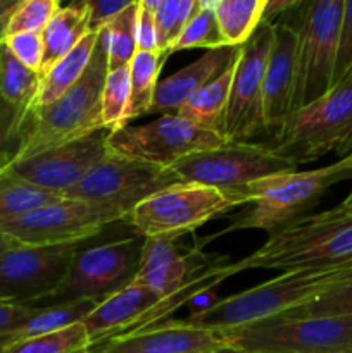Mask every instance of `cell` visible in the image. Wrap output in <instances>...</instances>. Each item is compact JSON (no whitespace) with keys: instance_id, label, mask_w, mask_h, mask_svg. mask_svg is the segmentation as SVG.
Returning <instances> with one entry per match:
<instances>
[{"instance_id":"cell-1","label":"cell","mask_w":352,"mask_h":353,"mask_svg":"<svg viewBox=\"0 0 352 353\" xmlns=\"http://www.w3.org/2000/svg\"><path fill=\"white\" fill-rule=\"evenodd\" d=\"M352 176V152L340 161L309 171H286L255 179L242 192L247 210L233 217L221 234L240 230L276 231L304 216L337 183Z\"/></svg>"},{"instance_id":"cell-2","label":"cell","mask_w":352,"mask_h":353,"mask_svg":"<svg viewBox=\"0 0 352 353\" xmlns=\"http://www.w3.org/2000/svg\"><path fill=\"white\" fill-rule=\"evenodd\" d=\"M109 72L107 48L99 34L95 50L81 78L54 102L31 110L14 161L81 138L102 126V88ZM12 161V162H14Z\"/></svg>"},{"instance_id":"cell-3","label":"cell","mask_w":352,"mask_h":353,"mask_svg":"<svg viewBox=\"0 0 352 353\" xmlns=\"http://www.w3.org/2000/svg\"><path fill=\"white\" fill-rule=\"evenodd\" d=\"M352 262V217L333 210L302 216L269 233L262 247L237 261L238 271L245 269L333 268Z\"/></svg>"},{"instance_id":"cell-4","label":"cell","mask_w":352,"mask_h":353,"mask_svg":"<svg viewBox=\"0 0 352 353\" xmlns=\"http://www.w3.org/2000/svg\"><path fill=\"white\" fill-rule=\"evenodd\" d=\"M268 134L262 143L295 165L352 152V72L323 97L286 114Z\"/></svg>"},{"instance_id":"cell-5","label":"cell","mask_w":352,"mask_h":353,"mask_svg":"<svg viewBox=\"0 0 352 353\" xmlns=\"http://www.w3.org/2000/svg\"><path fill=\"white\" fill-rule=\"evenodd\" d=\"M351 268L352 262H347L333 268L285 271L254 288L221 299L214 309L199 319L185 321L216 331H228L282 317L323 293Z\"/></svg>"},{"instance_id":"cell-6","label":"cell","mask_w":352,"mask_h":353,"mask_svg":"<svg viewBox=\"0 0 352 353\" xmlns=\"http://www.w3.org/2000/svg\"><path fill=\"white\" fill-rule=\"evenodd\" d=\"M286 19L297 33V86L293 110L331 90L342 33L344 0H302Z\"/></svg>"},{"instance_id":"cell-7","label":"cell","mask_w":352,"mask_h":353,"mask_svg":"<svg viewBox=\"0 0 352 353\" xmlns=\"http://www.w3.org/2000/svg\"><path fill=\"white\" fill-rule=\"evenodd\" d=\"M240 205V199L213 186L178 181L141 200L124 223L144 238L176 241Z\"/></svg>"},{"instance_id":"cell-8","label":"cell","mask_w":352,"mask_h":353,"mask_svg":"<svg viewBox=\"0 0 352 353\" xmlns=\"http://www.w3.org/2000/svg\"><path fill=\"white\" fill-rule=\"evenodd\" d=\"M144 243L145 238L135 233L93 247L81 248L79 245L55 292L38 307L78 300L100 302L124 288L137 276Z\"/></svg>"},{"instance_id":"cell-9","label":"cell","mask_w":352,"mask_h":353,"mask_svg":"<svg viewBox=\"0 0 352 353\" xmlns=\"http://www.w3.org/2000/svg\"><path fill=\"white\" fill-rule=\"evenodd\" d=\"M221 336L237 353H340L352 348V317H276Z\"/></svg>"},{"instance_id":"cell-10","label":"cell","mask_w":352,"mask_h":353,"mask_svg":"<svg viewBox=\"0 0 352 353\" xmlns=\"http://www.w3.org/2000/svg\"><path fill=\"white\" fill-rule=\"evenodd\" d=\"M169 169L178 181L213 186L242 200V192L252 181L278 172L295 171L297 165L264 143L226 141L217 148L188 155Z\"/></svg>"},{"instance_id":"cell-11","label":"cell","mask_w":352,"mask_h":353,"mask_svg":"<svg viewBox=\"0 0 352 353\" xmlns=\"http://www.w3.org/2000/svg\"><path fill=\"white\" fill-rule=\"evenodd\" d=\"M126 219V214L102 203L61 199L23 216L0 221V233L28 247L81 243L97 236L106 226Z\"/></svg>"},{"instance_id":"cell-12","label":"cell","mask_w":352,"mask_h":353,"mask_svg":"<svg viewBox=\"0 0 352 353\" xmlns=\"http://www.w3.org/2000/svg\"><path fill=\"white\" fill-rule=\"evenodd\" d=\"M226 141L221 133L204 130L178 114H162L148 124H126L110 131L107 150L109 154L145 164L171 168L188 155L217 148Z\"/></svg>"},{"instance_id":"cell-13","label":"cell","mask_w":352,"mask_h":353,"mask_svg":"<svg viewBox=\"0 0 352 353\" xmlns=\"http://www.w3.org/2000/svg\"><path fill=\"white\" fill-rule=\"evenodd\" d=\"M173 183H178V178L169 168L107 154L62 196L102 203L128 216L141 200Z\"/></svg>"},{"instance_id":"cell-14","label":"cell","mask_w":352,"mask_h":353,"mask_svg":"<svg viewBox=\"0 0 352 353\" xmlns=\"http://www.w3.org/2000/svg\"><path fill=\"white\" fill-rule=\"evenodd\" d=\"M271 41L273 23H261L240 47L223 123V137L228 141H248L264 131L262 88Z\"/></svg>"},{"instance_id":"cell-15","label":"cell","mask_w":352,"mask_h":353,"mask_svg":"<svg viewBox=\"0 0 352 353\" xmlns=\"http://www.w3.org/2000/svg\"><path fill=\"white\" fill-rule=\"evenodd\" d=\"M81 243L54 247L21 245L3 254L0 257V302L40 305L55 292Z\"/></svg>"},{"instance_id":"cell-16","label":"cell","mask_w":352,"mask_h":353,"mask_svg":"<svg viewBox=\"0 0 352 353\" xmlns=\"http://www.w3.org/2000/svg\"><path fill=\"white\" fill-rule=\"evenodd\" d=\"M109 133L100 128L50 150L10 162L7 168L33 185L64 195L109 154Z\"/></svg>"},{"instance_id":"cell-17","label":"cell","mask_w":352,"mask_h":353,"mask_svg":"<svg viewBox=\"0 0 352 353\" xmlns=\"http://www.w3.org/2000/svg\"><path fill=\"white\" fill-rule=\"evenodd\" d=\"M230 350L221 331L186 321H168L133 333L121 334L88 353H213Z\"/></svg>"},{"instance_id":"cell-18","label":"cell","mask_w":352,"mask_h":353,"mask_svg":"<svg viewBox=\"0 0 352 353\" xmlns=\"http://www.w3.org/2000/svg\"><path fill=\"white\" fill-rule=\"evenodd\" d=\"M297 86V33L286 19L273 23V41L269 48L262 88L264 131L273 130L293 110Z\"/></svg>"},{"instance_id":"cell-19","label":"cell","mask_w":352,"mask_h":353,"mask_svg":"<svg viewBox=\"0 0 352 353\" xmlns=\"http://www.w3.org/2000/svg\"><path fill=\"white\" fill-rule=\"evenodd\" d=\"M240 47H223L211 48L206 54L200 55L192 64L185 65L179 71L173 72L168 78L161 79L155 88L154 100L148 114H178L179 107L200 88L223 74L228 68L237 62Z\"/></svg>"},{"instance_id":"cell-20","label":"cell","mask_w":352,"mask_h":353,"mask_svg":"<svg viewBox=\"0 0 352 353\" xmlns=\"http://www.w3.org/2000/svg\"><path fill=\"white\" fill-rule=\"evenodd\" d=\"M157 299L140 283L133 281L100 300L83 319L92 348L135 330L141 317L150 312Z\"/></svg>"},{"instance_id":"cell-21","label":"cell","mask_w":352,"mask_h":353,"mask_svg":"<svg viewBox=\"0 0 352 353\" xmlns=\"http://www.w3.org/2000/svg\"><path fill=\"white\" fill-rule=\"evenodd\" d=\"M90 31V12L83 6L61 7L54 17L48 21L41 31L43 38V61L41 71L43 76L52 65L68 55Z\"/></svg>"},{"instance_id":"cell-22","label":"cell","mask_w":352,"mask_h":353,"mask_svg":"<svg viewBox=\"0 0 352 353\" xmlns=\"http://www.w3.org/2000/svg\"><path fill=\"white\" fill-rule=\"evenodd\" d=\"M97 40H99V31H88L83 37V40L69 52L68 55L55 62L43 76H41L40 90H38L35 107H43L47 103L54 102L55 99L68 92L76 81L83 76V72L88 68V62L95 50Z\"/></svg>"},{"instance_id":"cell-23","label":"cell","mask_w":352,"mask_h":353,"mask_svg":"<svg viewBox=\"0 0 352 353\" xmlns=\"http://www.w3.org/2000/svg\"><path fill=\"white\" fill-rule=\"evenodd\" d=\"M233 68H228L223 74L217 76L204 88L193 93L178 110V116L204 130L216 131L223 134L224 114H226L228 100H230L231 81H233Z\"/></svg>"},{"instance_id":"cell-24","label":"cell","mask_w":352,"mask_h":353,"mask_svg":"<svg viewBox=\"0 0 352 353\" xmlns=\"http://www.w3.org/2000/svg\"><path fill=\"white\" fill-rule=\"evenodd\" d=\"M97 303L99 302L95 300H78V302L37 307V310L23 324H19L16 330L7 334L3 347L16 343V341L28 340V338L55 333V331H61L72 324L83 323V319L92 312Z\"/></svg>"},{"instance_id":"cell-25","label":"cell","mask_w":352,"mask_h":353,"mask_svg":"<svg viewBox=\"0 0 352 353\" xmlns=\"http://www.w3.org/2000/svg\"><path fill=\"white\" fill-rule=\"evenodd\" d=\"M41 74L26 68L9 48L0 43V95L16 109L30 114L35 107Z\"/></svg>"},{"instance_id":"cell-26","label":"cell","mask_w":352,"mask_h":353,"mask_svg":"<svg viewBox=\"0 0 352 353\" xmlns=\"http://www.w3.org/2000/svg\"><path fill=\"white\" fill-rule=\"evenodd\" d=\"M64 199L61 193L33 185L9 168L0 171V221L23 216L30 210Z\"/></svg>"},{"instance_id":"cell-27","label":"cell","mask_w":352,"mask_h":353,"mask_svg":"<svg viewBox=\"0 0 352 353\" xmlns=\"http://www.w3.org/2000/svg\"><path fill=\"white\" fill-rule=\"evenodd\" d=\"M166 55L161 52L137 50L130 65V110L128 117L135 119L148 114L159 85L162 64Z\"/></svg>"},{"instance_id":"cell-28","label":"cell","mask_w":352,"mask_h":353,"mask_svg":"<svg viewBox=\"0 0 352 353\" xmlns=\"http://www.w3.org/2000/svg\"><path fill=\"white\" fill-rule=\"evenodd\" d=\"M264 0H219L214 7L226 45L242 47L262 23Z\"/></svg>"},{"instance_id":"cell-29","label":"cell","mask_w":352,"mask_h":353,"mask_svg":"<svg viewBox=\"0 0 352 353\" xmlns=\"http://www.w3.org/2000/svg\"><path fill=\"white\" fill-rule=\"evenodd\" d=\"M137 17L138 2L117 14L102 30H99L100 38L107 48L109 71L128 68L133 55L137 54Z\"/></svg>"},{"instance_id":"cell-30","label":"cell","mask_w":352,"mask_h":353,"mask_svg":"<svg viewBox=\"0 0 352 353\" xmlns=\"http://www.w3.org/2000/svg\"><path fill=\"white\" fill-rule=\"evenodd\" d=\"M282 317H352V268L323 293Z\"/></svg>"},{"instance_id":"cell-31","label":"cell","mask_w":352,"mask_h":353,"mask_svg":"<svg viewBox=\"0 0 352 353\" xmlns=\"http://www.w3.org/2000/svg\"><path fill=\"white\" fill-rule=\"evenodd\" d=\"M92 343L83 323L72 324L55 333L28 338L0 348V353H88Z\"/></svg>"},{"instance_id":"cell-32","label":"cell","mask_w":352,"mask_h":353,"mask_svg":"<svg viewBox=\"0 0 352 353\" xmlns=\"http://www.w3.org/2000/svg\"><path fill=\"white\" fill-rule=\"evenodd\" d=\"M130 69L119 68L107 72L102 88V126L116 131L130 123Z\"/></svg>"},{"instance_id":"cell-33","label":"cell","mask_w":352,"mask_h":353,"mask_svg":"<svg viewBox=\"0 0 352 353\" xmlns=\"http://www.w3.org/2000/svg\"><path fill=\"white\" fill-rule=\"evenodd\" d=\"M223 45L226 43L223 40V34H221L214 9H199L193 14L192 19L185 24L182 33L178 34L169 54L188 50V48H207V50H211V48L223 47Z\"/></svg>"},{"instance_id":"cell-34","label":"cell","mask_w":352,"mask_h":353,"mask_svg":"<svg viewBox=\"0 0 352 353\" xmlns=\"http://www.w3.org/2000/svg\"><path fill=\"white\" fill-rule=\"evenodd\" d=\"M199 10V0H164L155 12L159 52L166 57L185 24Z\"/></svg>"},{"instance_id":"cell-35","label":"cell","mask_w":352,"mask_h":353,"mask_svg":"<svg viewBox=\"0 0 352 353\" xmlns=\"http://www.w3.org/2000/svg\"><path fill=\"white\" fill-rule=\"evenodd\" d=\"M61 7V0H21L7 24L6 37L14 33H41Z\"/></svg>"},{"instance_id":"cell-36","label":"cell","mask_w":352,"mask_h":353,"mask_svg":"<svg viewBox=\"0 0 352 353\" xmlns=\"http://www.w3.org/2000/svg\"><path fill=\"white\" fill-rule=\"evenodd\" d=\"M28 112L16 109L0 95V171L16 159L24 134Z\"/></svg>"},{"instance_id":"cell-37","label":"cell","mask_w":352,"mask_h":353,"mask_svg":"<svg viewBox=\"0 0 352 353\" xmlns=\"http://www.w3.org/2000/svg\"><path fill=\"white\" fill-rule=\"evenodd\" d=\"M26 68L33 71H41L43 61V38L41 33H14L3 38L2 41Z\"/></svg>"},{"instance_id":"cell-38","label":"cell","mask_w":352,"mask_h":353,"mask_svg":"<svg viewBox=\"0 0 352 353\" xmlns=\"http://www.w3.org/2000/svg\"><path fill=\"white\" fill-rule=\"evenodd\" d=\"M352 72V0H344V14H342V33L338 45L337 62H335L333 81L331 88L347 78Z\"/></svg>"},{"instance_id":"cell-39","label":"cell","mask_w":352,"mask_h":353,"mask_svg":"<svg viewBox=\"0 0 352 353\" xmlns=\"http://www.w3.org/2000/svg\"><path fill=\"white\" fill-rule=\"evenodd\" d=\"M138 0H69L71 6H83L90 12V31H99L110 19L137 3Z\"/></svg>"},{"instance_id":"cell-40","label":"cell","mask_w":352,"mask_h":353,"mask_svg":"<svg viewBox=\"0 0 352 353\" xmlns=\"http://www.w3.org/2000/svg\"><path fill=\"white\" fill-rule=\"evenodd\" d=\"M35 310H37V307L0 302V348L3 347L7 334L16 330L19 324H23Z\"/></svg>"},{"instance_id":"cell-41","label":"cell","mask_w":352,"mask_h":353,"mask_svg":"<svg viewBox=\"0 0 352 353\" xmlns=\"http://www.w3.org/2000/svg\"><path fill=\"white\" fill-rule=\"evenodd\" d=\"M137 47L138 50L159 52L155 14L138 6L137 17Z\"/></svg>"},{"instance_id":"cell-42","label":"cell","mask_w":352,"mask_h":353,"mask_svg":"<svg viewBox=\"0 0 352 353\" xmlns=\"http://www.w3.org/2000/svg\"><path fill=\"white\" fill-rule=\"evenodd\" d=\"M216 288L217 286H214V288L202 290V292L195 293V295H193L192 299L186 302V307H188V312H190V317L186 321L199 319V317L206 316L211 309H214V307L217 305V302L221 300V296L217 295Z\"/></svg>"},{"instance_id":"cell-43","label":"cell","mask_w":352,"mask_h":353,"mask_svg":"<svg viewBox=\"0 0 352 353\" xmlns=\"http://www.w3.org/2000/svg\"><path fill=\"white\" fill-rule=\"evenodd\" d=\"M302 0H264V12L262 23H275L278 17L285 16L295 9Z\"/></svg>"},{"instance_id":"cell-44","label":"cell","mask_w":352,"mask_h":353,"mask_svg":"<svg viewBox=\"0 0 352 353\" xmlns=\"http://www.w3.org/2000/svg\"><path fill=\"white\" fill-rule=\"evenodd\" d=\"M21 0H0V43L6 38L7 24H9L10 16L16 10V7L19 6Z\"/></svg>"},{"instance_id":"cell-45","label":"cell","mask_w":352,"mask_h":353,"mask_svg":"<svg viewBox=\"0 0 352 353\" xmlns=\"http://www.w3.org/2000/svg\"><path fill=\"white\" fill-rule=\"evenodd\" d=\"M23 243H19V241L16 240V238L9 236V234L6 233H0V257H2L3 254H7V252L14 250V248L21 247Z\"/></svg>"},{"instance_id":"cell-46","label":"cell","mask_w":352,"mask_h":353,"mask_svg":"<svg viewBox=\"0 0 352 353\" xmlns=\"http://www.w3.org/2000/svg\"><path fill=\"white\" fill-rule=\"evenodd\" d=\"M331 210H333L335 214H338V216L352 217V192L345 196V200L340 203V205H337L335 209H331Z\"/></svg>"},{"instance_id":"cell-47","label":"cell","mask_w":352,"mask_h":353,"mask_svg":"<svg viewBox=\"0 0 352 353\" xmlns=\"http://www.w3.org/2000/svg\"><path fill=\"white\" fill-rule=\"evenodd\" d=\"M164 3V0H138V6L144 7V9L150 10V12H157L159 7Z\"/></svg>"},{"instance_id":"cell-48","label":"cell","mask_w":352,"mask_h":353,"mask_svg":"<svg viewBox=\"0 0 352 353\" xmlns=\"http://www.w3.org/2000/svg\"><path fill=\"white\" fill-rule=\"evenodd\" d=\"M219 0H199V9H214Z\"/></svg>"},{"instance_id":"cell-49","label":"cell","mask_w":352,"mask_h":353,"mask_svg":"<svg viewBox=\"0 0 352 353\" xmlns=\"http://www.w3.org/2000/svg\"><path fill=\"white\" fill-rule=\"evenodd\" d=\"M213 353H237V352H233V350H223V352H213Z\"/></svg>"},{"instance_id":"cell-50","label":"cell","mask_w":352,"mask_h":353,"mask_svg":"<svg viewBox=\"0 0 352 353\" xmlns=\"http://www.w3.org/2000/svg\"><path fill=\"white\" fill-rule=\"evenodd\" d=\"M340 353H352V348H349V350H345V352H340Z\"/></svg>"}]
</instances>
